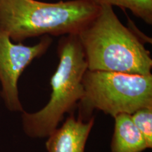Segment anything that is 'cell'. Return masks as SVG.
<instances>
[{
	"instance_id": "9c48e42d",
	"label": "cell",
	"mask_w": 152,
	"mask_h": 152,
	"mask_svg": "<svg viewBox=\"0 0 152 152\" xmlns=\"http://www.w3.org/2000/svg\"><path fill=\"white\" fill-rule=\"evenodd\" d=\"M131 115L132 122L145 139L149 149L152 148V106L142 108Z\"/></svg>"
},
{
	"instance_id": "5b68a950",
	"label": "cell",
	"mask_w": 152,
	"mask_h": 152,
	"mask_svg": "<svg viewBox=\"0 0 152 152\" xmlns=\"http://www.w3.org/2000/svg\"><path fill=\"white\" fill-rule=\"evenodd\" d=\"M51 36H42L32 46L15 43L0 30V97L11 112L24 111L18 91V80L26 68L36 58L42 56L51 47Z\"/></svg>"
},
{
	"instance_id": "6da1fadb",
	"label": "cell",
	"mask_w": 152,
	"mask_h": 152,
	"mask_svg": "<svg viewBox=\"0 0 152 152\" xmlns=\"http://www.w3.org/2000/svg\"><path fill=\"white\" fill-rule=\"evenodd\" d=\"M131 25H123L111 6L100 7L97 15L77 35L89 71L151 74V54Z\"/></svg>"
},
{
	"instance_id": "8992f818",
	"label": "cell",
	"mask_w": 152,
	"mask_h": 152,
	"mask_svg": "<svg viewBox=\"0 0 152 152\" xmlns=\"http://www.w3.org/2000/svg\"><path fill=\"white\" fill-rule=\"evenodd\" d=\"M94 121V116L84 121L76 118L74 112L69 113L61 126L47 137L45 143L47 152H85Z\"/></svg>"
},
{
	"instance_id": "ba28073f",
	"label": "cell",
	"mask_w": 152,
	"mask_h": 152,
	"mask_svg": "<svg viewBox=\"0 0 152 152\" xmlns=\"http://www.w3.org/2000/svg\"><path fill=\"white\" fill-rule=\"evenodd\" d=\"M94 4L118 7L128 9L137 18L148 25L152 24V0H88Z\"/></svg>"
},
{
	"instance_id": "52a82bcc",
	"label": "cell",
	"mask_w": 152,
	"mask_h": 152,
	"mask_svg": "<svg viewBox=\"0 0 152 152\" xmlns=\"http://www.w3.org/2000/svg\"><path fill=\"white\" fill-rule=\"evenodd\" d=\"M113 118L111 152H143L149 149L145 139L132 122L130 115L121 113Z\"/></svg>"
},
{
	"instance_id": "3957f363",
	"label": "cell",
	"mask_w": 152,
	"mask_h": 152,
	"mask_svg": "<svg viewBox=\"0 0 152 152\" xmlns=\"http://www.w3.org/2000/svg\"><path fill=\"white\" fill-rule=\"evenodd\" d=\"M58 63L50 79L47 104L39 111L21 113L22 127L30 138H45L58 128L66 113H73L84 96L87 63L77 35L62 36L57 47Z\"/></svg>"
},
{
	"instance_id": "30bf717a",
	"label": "cell",
	"mask_w": 152,
	"mask_h": 152,
	"mask_svg": "<svg viewBox=\"0 0 152 152\" xmlns=\"http://www.w3.org/2000/svg\"><path fill=\"white\" fill-rule=\"evenodd\" d=\"M0 98H1V97H0Z\"/></svg>"
},
{
	"instance_id": "7a4b0ae2",
	"label": "cell",
	"mask_w": 152,
	"mask_h": 152,
	"mask_svg": "<svg viewBox=\"0 0 152 152\" xmlns=\"http://www.w3.org/2000/svg\"><path fill=\"white\" fill-rule=\"evenodd\" d=\"M99 9L88 0H0V30L14 42L45 35H78Z\"/></svg>"
},
{
	"instance_id": "277c9868",
	"label": "cell",
	"mask_w": 152,
	"mask_h": 152,
	"mask_svg": "<svg viewBox=\"0 0 152 152\" xmlns=\"http://www.w3.org/2000/svg\"><path fill=\"white\" fill-rule=\"evenodd\" d=\"M83 82L84 96L77 107V117L84 121L92 116L94 110L113 118L152 106V74L87 70Z\"/></svg>"
}]
</instances>
